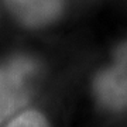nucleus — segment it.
Wrapping results in <instances>:
<instances>
[{
	"label": "nucleus",
	"mask_w": 127,
	"mask_h": 127,
	"mask_svg": "<svg viewBox=\"0 0 127 127\" xmlns=\"http://www.w3.org/2000/svg\"><path fill=\"white\" fill-rule=\"evenodd\" d=\"M34 71V64L27 58H17L0 68V123L26 103Z\"/></svg>",
	"instance_id": "nucleus-1"
},
{
	"label": "nucleus",
	"mask_w": 127,
	"mask_h": 127,
	"mask_svg": "<svg viewBox=\"0 0 127 127\" xmlns=\"http://www.w3.org/2000/svg\"><path fill=\"white\" fill-rule=\"evenodd\" d=\"M95 88L106 106L113 109L127 106V44L117 51L113 66L96 79Z\"/></svg>",
	"instance_id": "nucleus-2"
},
{
	"label": "nucleus",
	"mask_w": 127,
	"mask_h": 127,
	"mask_svg": "<svg viewBox=\"0 0 127 127\" xmlns=\"http://www.w3.org/2000/svg\"><path fill=\"white\" fill-rule=\"evenodd\" d=\"M9 9L28 26H42L57 17L61 0H6Z\"/></svg>",
	"instance_id": "nucleus-3"
},
{
	"label": "nucleus",
	"mask_w": 127,
	"mask_h": 127,
	"mask_svg": "<svg viewBox=\"0 0 127 127\" xmlns=\"http://www.w3.org/2000/svg\"><path fill=\"white\" fill-rule=\"evenodd\" d=\"M9 127H48L45 119L37 112H27L18 116L9 124Z\"/></svg>",
	"instance_id": "nucleus-4"
}]
</instances>
